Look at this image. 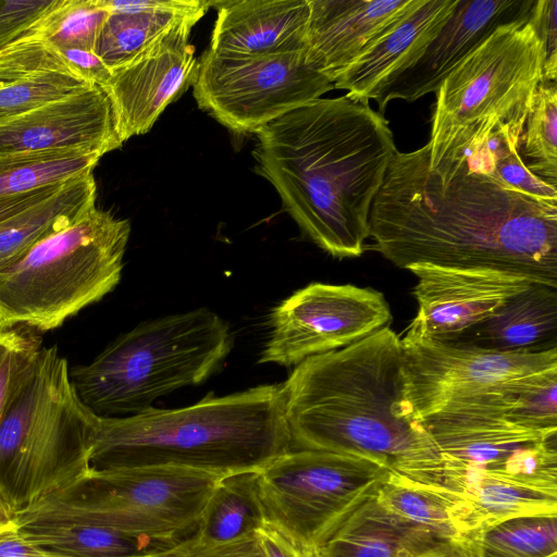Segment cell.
Instances as JSON below:
<instances>
[{
	"instance_id": "1",
	"label": "cell",
	"mask_w": 557,
	"mask_h": 557,
	"mask_svg": "<svg viewBox=\"0 0 557 557\" xmlns=\"http://www.w3.org/2000/svg\"><path fill=\"white\" fill-rule=\"evenodd\" d=\"M369 228L371 248L401 269L486 268L557 287V201L508 186L479 156L397 151Z\"/></svg>"
},
{
	"instance_id": "2",
	"label": "cell",
	"mask_w": 557,
	"mask_h": 557,
	"mask_svg": "<svg viewBox=\"0 0 557 557\" xmlns=\"http://www.w3.org/2000/svg\"><path fill=\"white\" fill-rule=\"evenodd\" d=\"M256 171L304 234L335 258L359 257L397 152L384 114L345 95L318 98L261 127Z\"/></svg>"
},
{
	"instance_id": "3",
	"label": "cell",
	"mask_w": 557,
	"mask_h": 557,
	"mask_svg": "<svg viewBox=\"0 0 557 557\" xmlns=\"http://www.w3.org/2000/svg\"><path fill=\"white\" fill-rule=\"evenodd\" d=\"M282 386L292 447L359 457L391 471L431 450L407 398L401 338L388 326L307 358Z\"/></svg>"
},
{
	"instance_id": "4",
	"label": "cell",
	"mask_w": 557,
	"mask_h": 557,
	"mask_svg": "<svg viewBox=\"0 0 557 557\" xmlns=\"http://www.w3.org/2000/svg\"><path fill=\"white\" fill-rule=\"evenodd\" d=\"M292 449L282 384L207 395L178 409L100 418L90 469L177 467L220 476L260 471Z\"/></svg>"
},
{
	"instance_id": "5",
	"label": "cell",
	"mask_w": 557,
	"mask_h": 557,
	"mask_svg": "<svg viewBox=\"0 0 557 557\" xmlns=\"http://www.w3.org/2000/svg\"><path fill=\"white\" fill-rule=\"evenodd\" d=\"M234 336L214 311L198 308L143 322L90 363L70 371L82 403L100 418H126L178 388L205 382L230 355Z\"/></svg>"
},
{
	"instance_id": "6",
	"label": "cell",
	"mask_w": 557,
	"mask_h": 557,
	"mask_svg": "<svg viewBox=\"0 0 557 557\" xmlns=\"http://www.w3.org/2000/svg\"><path fill=\"white\" fill-rule=\"evenodd\" d=\"M98 419L77 396L65 358L41 347L0 420V488L17 513L89 471Z\"/></svg>"
},
{
	"instance_id": "7",
	"label": "cell",
	"mask_w": 557,
	"mask_h": 557,
	"mask_svg": "<svg viewBox=\"0 0 557 557\" xmlns=\"http://www.w3.org/2000/svg\"><path fill=\"white\" fill-rule=\"evenodd\" d=\"M127 220L92 207L0 269V330L61 326L120 282Z\"/></svg>"
},
{
	"instance_id": "8",
	"label": "cell",
	"mask_w": 557,
	"mask_h": 557,
	"mask_svg": "<svg viewBox=\"0 0 557 557\" xmlns=\"http://www.w3.org/2000/svg\"><path fill=\"white\" fill-rule=\"evenodd\" d=\"M220 478L177 467L89 469L62 492L17 513V522H75L186 541L194 537Z\"/></svg>"
},
{
	"instance_id": "9",
	"label": "cell",
	"mask_w": 557,
	"mask_h": 557,
	"mask_svg": "<svg viewBox=\"0 0 557 557\" xmlns=\"http://www.w3.org/2000/svg\"><path fill=\"white\" fill-rule=\"evenodd\" d=\"M421 421L430 453L393 472L437 487L490 474L542 490L557 488V430H534L509 421L500 397L447 406Z\"/></svg>"
},
{
	"instance_id": "10",
	"label": "cell",
	"mask_w": 557,
	"mask_h": 557,
	"mask_svg": "<svg viewBox=\"0 0 557 557\" xmlns=\"http://www.w3.org/2000/svg\"><path fill=\"white\" fill-rule=\"evenodd\" d=\"M389 471L359 457L290 449L257 474L267 525L314 556L337 528L376 493Z\"/></svg>"
},
{
	"instance_id": "11",
	"label": "cell",
	"mask_w": 557,
	"mask_h": 557,
	"mask_svg": "<svg viewBox=\"0 0 557 557\" xmlns=\"http://www.w3.org/2000/svg\"><path fill=\"white\" fill-rule=\"evenodd\" d=\"M529 17L496 27L444 79L429 144L487 119L525 123L545 61L544 44Z\"/></svg>"
},
{
	"instance_id": "12",
	"label": "cell",
	"mask_w": 557,
	"mask_h": 557,
	"mask_svg": "<svg viewBox=\"0 0 557 557\" xmlns=\"http://www.w3.org/2000/svg\"><path fill=\"white\" fill-rule=\"evenodd\" d=\"M191 87L198 107L238 134H256L334 89L307 63L305 49L261 55H228L207 49L197 59Z\"/></svg>"
},
{
	"instance_id": "13",
	"label": "cell",
	"mask_w": 557,
	"mask_h": 557,
	"mask_svg": "<svg viewBox=\"0 0 557 557\" xmlns=\"http://www.w3.org/2000/svg\"><path fill=\"white\" fill-rule=\"evenodd\" d=\"M401 344L407 398L420 420L447 406L500 396L512 381L557 368V348L505 352L408 334Z\"/></svg>"
},
{
	"instance_id": "14",
	"label": "cell",
	"mask_w": 557,
	"mask_h": 557,
	"mask_svg": "<svg viewBox=\"0 0 557 557\" xmlns=\"http://www.w3.org/2000/svg\"><path fill=\"white\" fill-rule=\"evenodd\" d=\"M391 320L389 305L379 290L310 283L271 311L270 335L259 363L296 367L307 358L358 342Z\"/></svg>"
},
{
	"instance_id": "15",
	"label": "cell",
	"mask_w": 557,
	"mask_h": 557,
	"mask_svg": "<svg viewBox=\"0 0 557 557\" xmlns=\"http://www.w3.org/2000/svg\"><path fill=\"white\" fill-rule=\"evenodd\" d=\"M407 270L417 277L412 294L418 309L405 334L441 341L458 338L511 296L536 283L486 268L417 263Z\"/></svg>"
},
{
	"instance_id": "16",
	"label": "cell",
	"mask_w": 557,
	"mask_h": 557,
	"mask_svg": "<svg viewBox=\"0 0 557 557\" xmlns=\"http://www.w3.org/2000/svg\"><path fill=\"white\" fill-rule=\"evenodd\" d=\"M195 24L189 21L174 26L132 60L111 70L102 89L122 144L149 132L164 109L191 86L197 59L188 38Z\"/></svg>"
},
{
	"instance_id": "17",
	"label": "cell",
	"mask_w": 557,
	"mask_h": 557,
	"mask_svg": "<svg viewBox=\"0 0 557 557\" xmlns=\"http://www.w3.org/2000/svg\"><path fill=\"white\" fill-rule=\"evenodd\" d=\"M535 0H458L422 54L373 98L379 112L395 99L413 102L436 92L444 79L496 27L529 17Z\"/></svg>"
},
{
	"instance_id": "18",
	"label": "cell",
	"mask_w": 557,
	"mask_h": 557,
	"mask_svg": "<svg viewBox=\"0 0 557 557\" xmlns=\"http://www.w3.org/2000/svg\"><path fill=\"white\" fill-rule=\"evenodd\" d=\"M121 146L109 98L98 86L0 121V154L83 149L103 156Z\"/></svg>"
},
{
	"instance_id": "19",
	"label": "cell",
	"mask_w": 557,
	"mask_h": 557,
	"mask_svg": "<svg viewBox=\"0 0 557 557\" xmlns=\"http://www.w3.org/2000/svg\"><path fill=\"white\" fill-rule=\"evenodd\" d=\"M458 0H418L376 36L333 81L348 99L369 103L424 51Z\"/></svg>"
},
{
	"instance_id": "20",
	"label": "cell",
	"mask_w": 557,
	"mask_h": 557,
	"mask_svg": "<svg viewBox=\"0 0 557 557\" xmlns=\"http://www.w3.org/2000/svg\"><path fill=\"white\" fill-rule=\"evenodd\" d=\"M418 0H309L307 63L332 84L385 28Z\"/></svg>"
},
{
	"instance_id": "21",
	"label": "cell",
	"mask_w": 557,
	"mask_h": 557,
	"mask_svg": "<svg viewBox=\"0 0 557 557\" xmlns=\"http://www.w3.org/2000/svg\"><path fill=\"white\" fill-rule=\"evenodd\" d=\"M216 21L209 50L261 55L305 49L309 0L212 1Z\"/></svg>"
},
{
	"instance_id": "22",
	"label": "cell",
	"mask_w": 557,
	"mask_h": 557,
	"mask_svg": "<svg viewBox=\"0 0 557 557\" xmlns=\"http://www.w3.org/2000/svg\"><path fill=\"white\" fill-rule=\"evenodd\" d=\"M318 557H470L462 545L385 510L374 495L326 540Z\"/></svg>"
},
{
	"instance_id": "23",
	"label": "cell",
	"mask_w": 557,
	"mask_h": 557,
	"mask_svg": "<svg viewBox=\"0 0 557 557\" xmlns=\"http://www.w3.org/2000/svg\"><path fill=\"white\" fill-rule=\"evenodd\" d=\"M110 12L95 52L113 70L132 60L174 26L198 22L211 8L205 0H102Z\"/></svg>"
},
{
	"instance_id": "24",
	"label": "cell",
	"mask_w": 557,
	"mask_h": 557,
	"mask_svg": "<svg viewBox=\"0 0 557 557\" xmlns=\"http://www.w3.org/2000/svg\"><path fill=\"white\" fill-rule=\"evenodd\" d=\"M467 333H471L470 341L460 343L490 350L539 352L557 348V287L530 285Z\"/></svg>"
},
{
	"instance_id": "25",
	"label": "cell",
	"mask_w": 557,
	"mask_h": 557,
	"mask_svg": "<svg viewBox=\"0 0 557 557\" xmlns=\"http://www.w3.org/2000/svg\"><path fill=\"white\" fill-rule=\"evenodd\" d=\"M437 490L448 498L453 522L465 545L475 532L512 517L557 515V492L502 476L472 475L461 480L449 492Z\"/></svg>"
},
{
	"instance_id": "26",
	"label": "cell",
	"mask_w": 557,
	"mask_h": 557,
	"mask_svg": "<svg viewBox=\"0 0 557 557\" xmlns=\"http://www.w3.org/2000/svg\"><path fill=\"white\" fill-rule=\"evenodd\" d=\"M16 525L26 539L63 557H153L185 542L75 522L18 521Z\"/></svg>"
},
{
	"instance_id": "27",
	"label": "cell",
	"mask_w": 557,
	"mask_h": 557,
	"mask_svg": "<svg viewBox=\"0 0 557 557\" xmlns=\"http://www.w3.org/2000/svg\"><path fill=\"white\" fill-rule=\"evenodd\" d=\"M96 202L92 173L64 182L46 199L0 222V269L44 238L69 226Z\"/></svg>"
},
{
	"instance_id": "28",
	"label": "cell",
	"mask_w": 557,
	"mask_h": 557,
	"mask_svg": "<svg viewBox=\"0 0 557 557\" xmlns=\"http://www.w3.org/2000/svg\"><path fill=\"white\" fill-rule=\"evenodd\" d=\"M257 474L258 471L238 472L218 480L191 539L195 544L228 543L267 527Z\"/></svg>"
},
{
	"instance_id": "29",
	"label": "cell",
	"mask_w": 557,
	"mask_h": 557,
	"mask_svg": "<svg viewBox=\"0 0 557 557\" xmlns=\"http://www.w3.org/2000/svg\"><path fill=\"white\" fill-rule=\"evenodd\" d=\"M101 157L83 149L0 154V197L33 191L92 173Z\"/></svg>"
},
{
	"instance_id": "30",
	"label": "cell",
	"mask_w": 557,
	"mask_h": 557,
	"mask_svg": "<svg viewBox=\"0 0 557 557\" xmlns=\"http://www.w3.org/2000/svg\"><path fill=\"white\" fill-rule=\"evenodd\" d=\"M466 546L470 557H549L557 554V515L503 520L472 534Z\"/></svg>"
},
{
	"instance_id": "31",
	"label": "cell",
	"mask_w": 557,
	"mask_h": 557,
	"mask_svg": "<svg viewBox=\"0 0 557 557\" xmlns=\"http://www.w3.org/2000/svg\"><path fill=\"white\" fill-rule=\"evenodd\" d=\"M374 497L388 512L466 547L442 491L389 471Z\"/></svg>"
},
{
	"instance_id": "32",
	"label": "cell",
	"mask_w": 557,
	"mask_h": 557,
	"mask_svg": "<svg viewBox=\"0 0 557 557\" xmlns=\"http://www.w3.org/2000/svg\"><path fill=\"white\" fill-rule=\"evenodd\" d=\"M524 165L542 180L557 185V82L537 86L520 136Z\"/></svg>"
},
{
	"instance_id": "33",
	"label": "cell",
	"mask_w": 557,
	"mask_h": 557,
	"mask_svg": "<svg viewBox=\"0 0 557 557\" xmlns=\"http://www.w3.org/2000/svg\"><path fill=\"white\" fill-rule=\"evenodd\" d=\"M109 14L102 0H57L32 32L55 52L64 49L95 51Z\"/></svg>"
},
{
	"instance_id": "34",
	"label": "cell",
	"mask_w": 557,
	"mask_h": 557,
	"mask_svg": "<svg viewBox=\"0 0 557 557\" xmlns=\"http://www.w3.org/2000/svg\"><path fill=\"white\" fill-rule=\"evenodd\" d=\"M524 124L485 121L483 144L493 175L508 186L529 196L557 201V187L533 174L519 154L520 136Z\"/></svg>"
},
{
	"instance_id": "35",
	"label": "cell",
	"mask_w": 557,
	"mask_h": 557,
	"mask_svg": "<svg viewBox=\"0 0 557 557\" xmlns=\"http://www.w3.org/2000/svg\"><path fill=\"white\" fill-rule=\"evenodd\" d=\"M500 400L509 421L534 430H557V368L512 381Z\"/></svg>"
},
{
	"instance_id": "36",
	"label": "cell",
	"mask_w": 557,
	"mask_h": 557,
	"mask_svg": "<svg viewBox=\"0 0 557 557\" xmlns=\"http://www.w3.org/2000/svg\"><path fill=\"white\" fill-rule=\"evenodd\" d=\"M88 86L70 69H42L0 87V121L61 100Z\"/></svg>"
},
{
	"instance_id": "37",
	"label": "cell",
	"mask_w": 557,
	"mask_h": 557,
	"mask_svg": "<svg viewBox=\"0 0 557 557\" xmlns=\"http://www.w3.org/2000/svg\"><path fill=\"white\" fill-rule=\"evenodd\" d=\"M40 349L41 338L25 327L0 330V420L30 373Z\"/></svg>"
},
{
	"instance_id": "38",
	"label": "cell",
	"mask_w": 557,
	"mask_h": 557,
	"mask_svg": "<svg viewBox=\"0 0 557 557\" xmlns=\"http://www.w3.org/2000/svg\"><path fill=\"white\" fill-rule=\"evenodd\" d=\"M69 69L62 58L34 35L0 51V87L42 69Z\"/></svg>"
},
{
	"instance_id": "39",
	"label": "cell",
	"mask_w": 557,
	"mask_h": 557,
	"mask_svg": "<svg viewBox=\"0 0 557 557\" xmlns=\"http://www.w3.org/2000/svg\"><path fill=\"white\" fill-rule=\"evenodd\" d=\"M57 0H0V51L30 36Z\"/></svg>"
},
{
	"instance_id": "40",
	"label": "cell",
	"mask_w": 557,
	"mask_h": 557,
	"mask_svg": "<svg viewBox=\"0 0 557 557\" xmlns=\"http://www.w3.org/2000/svg\"><path fill=\"white\" fill-rule=\"evenodd\" d=\"M529 21L545 48L543 82L557 79V0H535Z\"/></svg>"
},
{
	"instance_id": "41",
	"label": "cell",
	"mask_w": 557,
	"mask_h": 557,
	"mask_svg": "<svg viewBox=\"0 0 557 557\" xmlns=\"http://www.w3.org/2000/svg\"><path fill=\"white\" fill-rule=\"evenodd\" d=\"M153 557H267V555L257 532L237 541L208 546L197 545L189 539Z\"/></svg>"
},
{
	"instance_id": "42",
	"label": "cell",
	"mask_w": 557,
	"mask_h": 557,
	"mask_svg": "<svg viewBox=\"0 0 557 557\" xmlns=\"http://www.w3.org/2000/svg\"><path fill=\"white\" fill-rule=\"evenodd\" d=\"M58 53L69 69L88 84L103 88L109 82L112 71L95 51L64 49Z\"/></svg>"
},
{
	"instance_id": "43",
	"label": "cell",
	"mask_w": 557,
	"mask_h": 557,
	"mask_svg": "<svg viewBox=\"0 0 557 557\" xmlns=\"http://www.w3.org/2000/svg\"><path fill=\"white\" fill-rule=\"evenodd\" d=\"M0 557H63L26 539L17 525L0 530Z\"/></svg>"
},
{
	"instance_id": "44",
	"label": "cell",
	"mask_w": 557,
	"mask_h": 557,
	"mask_svg": "<svg viewBox=\"0 0 557 557\" xmlns=\"http://www.w3.org/2000/svg\"><path fill=\"white\" fill-rule=\"evenodd\" d=\"M62 184L24 194L0 197V222L51 196Z\"/></svg>"
},
{
	"instance_id": "45",
	"label": "cell",
	"mask_w": 557,
	"mask_h": 557,
	"mask_svg": "<svg viewBox=\"0 0 557 557\" xmlns=\"http://www.w3.org/2000/svg\"><path fill=\"white\" fill-rule=\"evenodd\" d=\"M261 545L267 557H315L310 556L295 545H293L288 540H286L282 534H280L274 529L267 525L262 530L258 532Z\"/></svg>"
},
{
	"instance_id": "46",
	"label": "cell",
	"mask_w": 557,
	"mask_h": 557,
	"mask_svg": "<svg viewBox=\"0 0 557 557\" xmlns=\"http://www.w3.org/2000/svg\"><path fill=\"white\" fill-rule=\"evenodd\" d=\"M17 522V512L10 499L0 488V530L15 527Z\"/></svg>"
},
{
	"instance_id": "47",
	"label": "cell",
	"mask_w": 557,
	"mask_h": 557,
	"mask_svg": "<svg viewBox=\"0 0 557 557\" xmlns=\"http://www.w3.org/2000/svg\"><path fill=\"white\" fill-rule=\"evenodd\" d=\"M549 557H557V554H555V555H552V556H549Z\"/></svg>"
},
{
	"instance_id": "48",
	"label": "cell",
	"mask_w": 557,
	"mask_h": 557,
	"mask_svg": "<svg viewBox=\"0 0 557 557\" xmlns=\"http://www.w3.org/2000/svg\"><path fill=\"white\" fill-rule=\"evenodd\" d=\"M315 557H318V555Z\"/></svg>"
}]
</instances>
